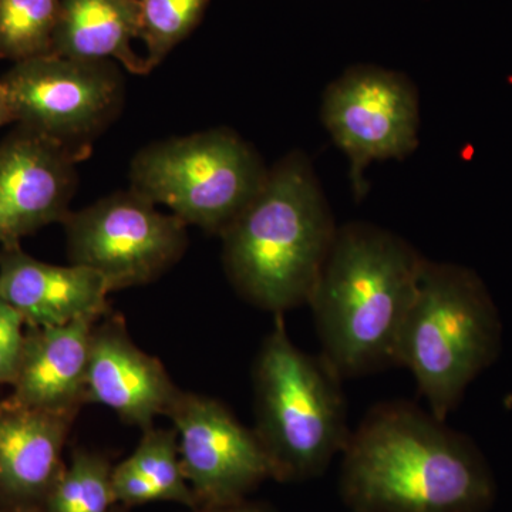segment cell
Instances as JSON below:
<instances>
[{
    "label": "cell",
    "mask_w": 512,
    "mask_h": 512,
    "mask_svg": "<svg viewBox=\"0 0 512 512\" xmlns=\"http://www.w3.org/2000/svg\"><path fill=\"white\" fill-rule=\"evenodd\" d=\"M339 490L350 512H487L497 485L470 437L412 403L389 402L350 434Z\"/></svg>",
    "instance_id": "obj_1"
},
{
    "label": "cell",
    "mask_w": 512,
    "mask_h": 512,
    "mask_svg": "<svg viewBox=\"0 0 512 512\" xmlns=\"http://www.w3.org/2000/svg\"><path fill=\"white\" fill-rule=\"evenodd\" d=\"M424 262L387 229L366 222L338 228L308 305L322 355L342 379L397 365Z\"/></svg>",
    "instance_id": "obj_2"
},
{
    "label": "cell",
    "mask_w": 512,
    "mask_h": 512,
    "mask_svg": "<svg viewBox=\"0 0 512 512\" xmlns=\"http://www.w3.org/2000/svg\"><path fill=\"white\" fill-rule=\"evenodd\" d=\"M338 228L308 158L292 153L221 234L229 281L275 315L308 305Z\"/></svg>",
    "instance_id": "obj_3"
},
{
    "label": "cell",
    "mask_w": 512,
    "mask_h": 512,
    "mask_svg": "<svg viewBox=\"0 0 512 512\" xmlns=\"http://www.w3.org/2000/svg\"><path fill=\"white\" fill-rule=\"evenodd\" d=\"M255 434L271 461L274 480L320 477L342 456L352 431L342 376L326 357L293 345L282 315L262 342L252 370Z\"/></svg>",
    "instance_id": "obj_4"
},
{
    "label": "cell",
    "mask_w": 512,
    "mask_h": 512,
    "mask_svg": "<svg viewBox=\"0 0 512 512\" xmlns=\"http://www.w3.org/2000/svg\"><path fill=\"white\" fill-rule=\"evenodd\" d=\"M503 325L480 276L466 266L424 262L404 320L397 366L413 373L430 413L446 421L470 383L501 352Z\"/></svg>",
    "instance_id": "obj_5"
},
{
    "label": "cell",
    "mask_w": 512,
    "mask_h": 512,
    "mask_svg": "<svg viewBox=\"0 0 512 512\" xmlns=\"http://www.w3.org/2000/svg\"><path fill=\"white\" fill-rule=\"evenodd\" d=\"M268 171L238 134L214 128L141 150L131 164V190L185 224L221 235L254 200Z\"/></svg>",
    "instance_id": "obj_6"
},
{
    "label": "cell",
    "mask_w": 512,
    "mask_h": 512,
    "mask_svg": "<svg viewBox=\"0 0 512 512\" xmlns=\"http://www.w3.org/2000/svg\"><path fill=\"white\" fill-rule=\"evenodd\" d=\"M15 123L90 153V143L120 113L124 80L111 60L45 55L15 63L0 77Z\"/></svg>",
    "instance_id": "obj_7"
},
{
    "label": "cell",
    "mask_w": 512,
    "mask_h": 512,
    "mask_svg": "<svg viewBox=\"0 0 512 512\" xmlns=\"http://www.w3.org/2000/svg\"><path fill=\"white\" fill-rule=\"evenodd\" d=\"M63 224L72 264L103 276L111 292L156 281L188 244V225L134 190L70 212Z\"/></svg>",
    "instance_id": "obj_8"
},
{
    "label": "cell",
    "mask_w": 512,
    "mask_h": 512,
    "mask_svg": "<svg viewBox=\"0 0 512 512\" xmlns=\"http://www.w3.org/2000/svg\"><path fill=\"white\" fill-rule=\"evenodd\" d=\"M322 119L350 163L357 198L365 197V171L373 161L404 158L419 146V96L403 74L356 66L330 84Z\"/></svg>",
    "instance_id": "obj_9"
},
{
    "label": "cell",
    "mask_w": 512,
    "mask_h": 512,
    "mask_svg": "<svg viewBox=\"0 0 512 512\" xmlns=\"http://www.w3.org/2000/svg\"><path fill=\"white\" fill-rule=\"evenodd\" d=\"M165 416L177 431L181 467L198 508L237 503L274 480L255 431L218 400L180 390Z\"/></svg>",
    "instance_id": "obj_10"
},
{
    "label": "cell",
    "mask_w": 512,
    "mask_h": 512,
    "mask_svg": "<svg viewBox=\"0 0 512 512\" xmlns=\"http://www.w3.org/2000/svg\"><path fill=\"white\" fill-rule=\"evenodd\" d=\"M89 156L18 127L0 143V245H19L37 229L66 221L76 164Z\"/></svg>",
    "instance_id": "obj_11"
},
{
    "label": "cell",
    "mask_w": 512,
    "mask_h": 512,
    "mask_svg": "<svg viewBox=\"0 0 512 512\" xmlns=\"http://www.w3.org/2000/svg\"><path fill=\"white\" fill-rule=\"evenodd\" d=\"M103 319L90 342L86 403L107 407L124 423L146 430L167 414L180 389L163 363L131 340L123 319Z\"/></svg>",
    "instance_id": "obj_12"
},
{
    "label": "cell",
    "mask_w": 512,
    "mask_h": 512,
    "mask_svg": "<svg viewBox=\"0 0 512 512\" xmlns=\"http://www.w3.org/2000/svg\"><path fill=\"white\" fill-rule=\"evenodd\" d=\"M109 285L82 265L46 264L20 245L0 251V298L36 328L60 326L109 312Z\"/></svg>",
    "instance_id": "obj_13"
},
{
    "label": "cell",
    "mask_w": 512,
    "mask_h": 512,
    "mask_svg": "<svg viewBox=\"0 0 512 512\" xmlns=\"http://www.w3.org/2000/svg\"><path fill=\"white\" fill-rule=\"evenodd\" d=\"M82 318L26 332L13 402L46 412L79 413L86 403V375L94 326Z\"/></svg>",
    "instance_id": "obj_14"
},
{
    "label": "cell",
    "mask_w": 512,
    "mask_h": 512,
    "mask_svg": "<svg viewBox=\"0 0 512 512\" xmlns=\"http://www.w3.org/2000/svg\"><path fill=\"white\" fill-rule=\"evenodd\" d=\"M77 413L0 404V491L15 501L47 498L63 471L62 453Z\"/></svg>",
    "instance_id": "obj_15"
},
{
    "label": "cell",
    "mask_w": 512,
    "mask_h": 512,
    "mask_svg": "<svg viewBox=\"0 0 512 512\" xmlns=\"http://www.w3.org/2000/svg\"><path fill=\"white\" fill-rule=\"evenodd\" d=\"M140 37L138 0H60L52 55L67 59L117 60L133 74L150 73L131 43Z\"/></svg>",
    "instance_id": "obj_16"
},
{
    "label": "cell",
    "mask_w": 512,
    "mask_h": 512,
    "mask_svg": "<svg viewBox=\"0 0 512 512\" xmlns=\"http://www.w3.org/2000/svg\"><path fill=\"white\" fill-rule=\"evenodd\" d=\"M111 471L106 457L77 448L47 495V512H113Z\"/></svg>",
    "instance_id": "obj_17"
},
{
    "label": "cell",
    "mask_w": 512,
    "mask_h": 512,
    "mask_svg": "<svg viewBox=\"0 0 512 512\" xmlns=\"http://www.w3.org/2000/svg\"><path fill=\"white\" fill-rule=\"evenodd\" d=\"M59 6L60 0H0V59L50 55Z\"/></svg>",
    "instance_id": "obj_18"
},
{
    "label": "cell",
    "mask_w": 512,
    "mask_h": 512,
    "mask_svg": "<svg viewBox=\"0 0 512 512\" xmlns=\"http://www.w3.org/2000/svg\"><path fill=\"white\" fill-rule=\"evenodd\" d=\"M143 431L136 450L123 463L143 477L157 491L161 501H171L197 510V500L181 467L177 431L174 427L168 430L154 426Z\"/></svg>",
    "instance_id": "obj_19"
},
{
    "label": "cell",
    "mask_w": 512,
    "mask_h": 512,
    "mask_svg": "<svg viewBox=\"0 0 512 512\" xmlns=\"http://www.w3.org/2000/svg\"><path fill=\"white\" fill-rule=\"evenodd\" d=\"M140 39L147 47L150 70L163 62L200 23L210 0H138Z\"/></svg>",
    "instance_id": "obj_20"
},
{
    "label": "cell",
    "mask_w": 512,
    "mask_h": 512,
    "mask_svg": "<svg viewBox=\"0 0 512 512\" xmlns=\"http://www.w3.org/2000/svg\"><path fill=\"white\" fill-rule=\"evenodd\" d=\"M26 320L13 306L0 298V383L15 382L26 332Z\"/></svg>",
    "instance_id": "obj_21"
},
{
    "label": "cell",
    "mask_w": 512,
    "mask_h": 512,
    "mask_svg": "<svg viewBox=\"0 0 512 512\" xmlns=\"http://www.w3.org/2000/svg\"><path fill=\"white\" fill-rule=\"evenodd\" d=\"M194 512H275L269 505L262 503H254L245 500L237 501V503L217 505V507L198 508Z\"/></svg>",
    "instance_id": "obj_22"
},
{
    "label": "cell",
    "mask_w": 512,
    "mask_h": 512,
    "mask_svg": "<svg viewBox=\"0 0 512 512\" xmlns=\"http://www.w3.org/2000/svg\"><path fill=\"white\" fill-rule=\"evenodd\" d=\"M12 123H15V114H13L12 107H10L8 97L0 89V127Z\"/></svg>",
    "instance_id": "obj_23"
},
{
    "label": "cell",
    "mask_w": 512,
    "mask_h": 512,
    "mask_svg": "<svg viewBox=\"0 0 512 512\" xmlns=\"http://www.w3.org/2000/svg\"><path fill=\"white\" fill-rule=\"evenodd\" d=\"M113 512H121V511H119V510H116V508H114Z\"/></svg>",
    "instance_id": "obj_24"
},
{
    "label": "cell",
    "mask_w": 512,
    "mask_h": 512,
    "mask_svg": "<svg viewBox=\"0 0 512 512\" xmlns=\"http://www.w3.org/2000/svg\"><path fill=\"white\" fill-rule=\"evenodd\" d=\"M350 512V511H349Z\"/></svg>",
    "instance_id": "obj_25"
}]
</instances>
